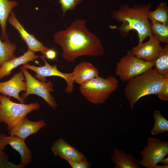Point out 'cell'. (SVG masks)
<instances>
[{"label":"cell","mask_w":168,"mask_h":168,"mask_svg":"<svg viewBox=\"0 0 168 168\" xmlns=\"http://www.w3.org/2000/svg\"><path fill=\"white\" fill-rule=\"evenodd\" d=\"M86 21L77 19L66 30L54 36V41L62 49L63 58L68 62H74L81 56L97 57L104 53L100 39L86 27Z\"/></svg>","instance_id":"1"},{"label":"cell","mask_w":168,"mask_h":168,"mask_svg":"<svg viewBox=\"0 0 168 168\" xmlns=\"http://www.w3.org/2000/svg\"><path fill=\"white\" fill-rule=\"evenodd\" d=\"M151 8L150 3L135 4L131 7L128 4H124L118 9L111 12L112 18L122 22V24L119 27L110 26V27L118 30L119 34L124 37L128 36L130 30H135L137 32L139 43H141L152 34L148 17V14Z\"/></svg>","instance_id":"2"},{"label":"cell","mask_w":168,"mask_h":168,"mask_svg":"<svg viewBox=\"0 0 168 168\" xmlns=\"http://www.w3.org/2000/svg\"><path fill=\"white\" fill-rule=\"evenodd\" d=\"M154 69H152L127 82L124 89L130 109L141 98L146 96L157 95L167 80Z\"/></svg>","instance_id":"3"},{"label":"cell","mask_w":168,"mask_h":168,"mask_svg":"<svg viewBox=\"0 0 168 168\" xmlns=\"http://www.w3.org/2000/svg\"><path fill=\"white\" fill-rule=\"evenodd\" d=\"M119 83V81L113 76L106 78L99 76L80 84L79 90L89 102L96 105L102 104L118 89Z\"/></svg>","instance_id":"4"},{"label":"cell","mask_w":168,"mask_h":168,"mask_svg":"<svg viewBox=\"0 0 168 168\" xmlns=\"http://www.w3.org/2000/svg\"><path fill=\"white\" fill-rule=\"evenodd\" d=\"M40 106L38 102L29 104L14 102L7 96H2L0 105V123L7 125L10 130L17 125L32 111L38 110Z\"/></svg>","instance_id":"5"},{"label":"cell","mask_w":168,"mask_h":168,"mask_svg":"<svg viewBox=\"0 0 168 168\" xmlns=\"http://www.w3.org/2000/svg\"><path fill=\"white\" fill-rule=\"evenodd\" d=\"M154 62H150L139 58L128 50L116 64L115 74L124 82L149 70L154 66Z\"/></svg>","instance_id":"6"},{"label":"cell","mask_w":168,"mask_h":168,"mask_svg":"<svg viewBox=\"0 0 168 168\" xmlns=\"http://www.w3.org/2000/svg\"><path fill=\"white\" fill-rule=\"evenodd\" d=\"M20 69L24 74L26 85V90L22 93L21 97L25 100L30 94L36 95L42 97L51 107L55 109L58 106L57 103L50 94V92L54 91L52 83L50 81L40 82L33 77L27 68L22 66Z\"/></svg>","instance_id":"7"},{"label":"cell","mask_w":168,"mask_h":168,"mask_svg":"<svg viewBox=\"0 0 168 168\" xmlns=\"http://www.w3.org/2000/svg\"><path fill=\"white\" fill-rule=\"evenodd\" d=\"M147 145L140 152L142 158L141 165L147 168L155 166L168 154V142L156 138H148Z\"/></svg>","instance_id":"8"},{"label":"cell","mask_w":168,"mask_h":168,"mask_svg":"<svg viewBox=\"0 0 168 168\" xmlns=\"http://www.w3.org/2000/svg\"><path fill=\"white\" fill-rule=\"evenodd\" d=\"M44 62L45 64L43 66L37 67L30 65L26 63L23 65L24 68L30 69L35 72L36 74L35 77L36 79L40 82H46V77L52 76H57L63 78L67 83V86L65 89V91L69 93L73 91L74 82L73 74L72 72L65 73L59 71L57 68V66L50 65L45 59V56L43 54L40 57Z\"/></svg>","instance_id":"9"},{"label":"cell","mask_w":168,"mask_h":168,"mask_svg":"<svg viewBox=\"0 0 168 168\" xmlns=\"http://www.w3.org/2000/svg\"><path fill=\"white\" fill-rule=\"evenodd\" d=\"M7 145H10L20 155L21 160L19 164L20 168L27 167L31 161L32 154L25 140L16 136H7L4 133H0V149L3 150Z\"/></svg>","instance_id":"10"},{"label":"cell","mask_w":168,"mask_h":168,"mask_svg":"<svg viewBox=\"0 0 168 168\" xmlns=\"http://www.w3.org/2000/svg\"><path fill=\"white\" fill-rule=\"evenodd\" d=\"M149 37L147 41L138 43L136 46L133 47L131 51L133 54L139 58L148 62H154L162 47L153 34Z\"/></svg>","instance_id":"11"},{"label":"cell","mask_w":168,"mask_h":168,"mask_svg":"<svg viewBox=\"0 0 168 168\" xmlns=\"http://www.w3.org/2000/svg\"><path fill=\"white\" fill-rule=\"evenodd\" d=\"M26 89V79L21 70L13 75L9 80L0 82V93L3 95L13 97L21 103H24L25 100L19 96L21 91Z\"/></svg>","instance_id":"12"},{"label":"cell","mask_w":168,"mask_h":168,"mask_svg":"<svg viewBox=\"0 0 168 168\" xmlns=\"http://www.w3.org/2000/svg\"><path fill=\"white\" fill-rule=\"evenodd\" d=\"M7 20L9 23L17 30L21 39L26 42L28 50L35 53L40 52L43 54H44L49 48L38 40L34 35L29 34L25 30L23 26L16 18L15 13L12 11L11 12Z\"/></svg>","instance_id":"13"},{"label":"cell","mask_w":168,"mask_h":168,"mask_svg":"<svg viewBox=\"0 0 168 168\" xmlns=\"http://www.w3.org/2000/svg\"><path fill=\"white\" fill-rule=\"evenodd\" d=\"M51 150L54 156H59L65 160L69 159L75 161L87 160L86 156L82 153L61 138L53 142Z\"/></svg>","instance_id":"14"},{"label":"cell","mask_w":168,"mask_h":168,"mask_svg":"<svg viewBox=\"0 0 168 168\" xmlns=\"http://www.w3.org/2000/svg\"><path fill=\"white\" fill-rule=\"evenodd\" d=\"M46 125L43 119L33 121L25 117L17 125L9 131L8 134L17 136L25 140L30 135L36 133Z\"/></svg>","instance_id":"15"},{"label":"cell","mask_w":168,"mask_h":168,"mask_svg":"<svg viewBox=\"0 0 168 168\" xmlns=\"http://www.w3.org/2000/svg\"><path fill=\"white\" fill-rule=\"evenodd\" d=\"M74 83L81 84L99 76L98 69L92 63L82 62L77 64L72 72Z\"/></svg>","instance_id":"16"},{"label":"cell","mask_w":168,"mask_h":168,"mask_svg":"<svg viewBox=\"0 0 168 168\" xmlns=\"http://www.w3.org/2000/svg\"><path fill=\"white\" fill-rule=\"evenodd\" d=\"M38 58L34 52L28 50L23 55L4 62L0 67V80L11 75L12 70L19 66L33 61Z\"/></svg>","instance_id":"17"},{"label":"cell","mask_w":168,"mask_h":168,"mask_svg":"<svg viewBox=\"0 0 168 168\" xmlns=\"http://www.w3.org/2000/svg\"><path fill=\"white\" fill-rule=\"evenodd\" d=\"M114 168H139V164L137 159L131 154H127L122 149L114 148L111 156Z\"/></svg>","instance_id":"18"},{"label":"cell","mask_w":168,"mask_h":168,"mask_svg":"<svg viewBox=\"0 0 168 168\" xmlns=\"http://www.w3.org/2000/svg\"><path fill=\"white\" fill-rule=\"evenodd\" d=\"M19 4L18 2L9 0H0V25L1 38L4 41L9 40L6 32V22L12 10Z\"/></svg>","instance_id":"19"},{"label":"cell","mask_w":168,"mask_h":168,"mask_svg":"<svg viewBox=\"0 0 168 168\" xmlns=\"http://www.w3.org/2000/svg\"><path fill=\"white\" fill-rule=\"evenodd\" d=\"M154 63L157 72L164 78L168 79V44L162 47Z\"/></svg>","instance_id":"20"},{"label":"cell","mask_w":168,"mask_h":168,"mask_svg":"<svg viewBox=\"0 0 168 168\" xmlns=\"http://www.w3.org/2000/svg\"><path fill=\"white\" fill-rule=\"evenodd\" d=\"M148 17L151 21L168 25V7L166 3L161 2L156 10L149 11L148 14Z\"/></svg>","instance_id":"21"},{"label":"cell","mask_w":168,"mask_h":168,"mask_svg":"<svg viewBox=\"0 0 168 168\" xmlns=\"http://www.w3.org/2000/svg\"><path fill=\"white\" fill-rule=\"evenodd\" d=\"M154 120V125L151 133L153 136L168 131V121L161 114L158 110H155L153 113Z\"/></svg>","instance_id":"22"},{"label":"cell","mask_w":168,"mask_h":168,"mask_svg":"<svg viewBox=\"0 0 168 168\" xmlns=\"http://www.w3.org/2000/svg\"><path fill=\"white\" fill-rule=\"evenodd\" d=\"M150 27L152 34L160 43L168 44V25L151 21Z\"/></svg>","instance_id":"23"},{"label":"cell","mask_w":168,"mask_h":168,"mask_svg":"<svg viewBox=\"0 0 168 168\" xmlns=\"http://www.w3.org/2000/svg\"><path fill=\"white\" fill-rule=\"evenodd\" d=\"M16 49L15 44L9 40L2 42L0 39V67L4 62L16 57L14 53Z\"/></svg>","instance_id":"24"},{"label":"cell","mask_w":168,"mask_h":168,"mask_svg":"<svg viewBox=\"0 0 168 168\" xmlns=\"http://www.w3.org/2000/svg\"><path fill=\"white\" fill-rule=\"evenodd\" d=\"M82 0H59L61 5V8L63 16L68 10H74L77 5L82 2Z\"/></svg>","instance_id":"25"},{"label":"cell","mask_w":168,"mask_h":168,"mask_svg":"<svg viewBox=\"0 0 168 168\" xmlns=\"http://www.w3.org/2000/svg\"><path fill=\"white\" fill-rule=\"evenodd\" d=\"M9 160L7 154L0 149V168H20L19 165L13 164L9 162Z\"/></svg>","instance_id":"26"},{"label":"cell","mask_w":168,"mask_h":168,"mask_svg":"<svg viewBox=\"0 0 168 168\" xmlns=\"http://www.w3.org/2000/svg\"><path fill=\"white\" fill-rule=\"evenodd\" d=\"M72 168H89L91 167V164L86 160L75 161L66 159Z\"/></svg>","instance_id":"27"},{"label":"cell","mask_w":168,"mask_h":168,"mask_svg":"<svg viewBox=\"0 0 168 168\" xmlns=\"http://www.w3.org/2000/svg\"><path fill=\"white\" fill-rule=\"evenodd\" d=\"M157 95L161 100L168 101V79L166 81Z\"/></svg>","instance_id":"28"},{"label":"cell","mask_w":168,"mask_h":168,"mask_svg":"<svg viewBox=\"0 0 168 168\" xmlns=\"http://www.w3.org/2000/svg\"><path fill=\"white\" fill-rule=\"evenodd\" d=\"M44 55L47 59L54 60L56 58L57 53L54 49L49 48Z\"/></svg>","instance_id":"29"},{"label":"cell","mask_w":168,"mask_h":168,"mask_svg":"<svg viewBox=\"0 0 168 168\" xmlns=\"http://www.w3.org/2000/svg\"><path fill=\"white\" fill-rule=\"evenodd\" d=\"M160 163L163 165L168 164V157L163 158L161 160Z\"/></svg>","instance_id":"30"},{"label":"cell","mask_w":168,"mask_h":168,"mask_svg":"<svg viewBox=\"0 0 168 168\" xmlns=\"http://www.w3.org/2000/svg\"><path fill=\"white\" fill-rule=\"evenodd\" d=\"M168 164L163 165L162 166L157 164L155 166V168H168Z\"/></svg>","instance_id":"31"},{"label":"cell","mask_w":168,"mask_h":168,"mask_svg":"<svg viewBox=\"0 0 168 168\" xmlns=\"http://www.w3.org/2000/svg\"><path fill=\"white\" fill-rule=\"evenodd\" d=\"M1 97H2V95H1V93H0V103H1Z\"/></svg>","instance_id":"32"}]
</instances>
